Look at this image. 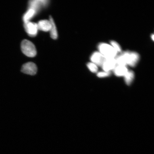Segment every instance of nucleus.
Here are the masks:
<instances>
[{
  "label": "nucleus",
  "instance_id": "5",
  "mask_svg": "<svg viewBox=\"0 0 154 154\" xmlns=\"http://www.w3.org/2000/svg\"><path fill=\"white\" fill-rule=\"evenodd\" d=\"M24 27L27 33L31 37H34L37 34L38 30L37 24L28 21L24 23Z\"/></svg>",
  "mask_w": 154,
  "mask_h": 154
},
{
  "label": "nucleus",
  "instance_id": "7",
  "mask_svg": "<svg viewBox=\"0 0 154 154\" xmlns=\"http://www.w3.org/2000/svg\"><path fill=\"white\" fill-rule=\"evenodd\" d=\"M117 65L115 58L106 59L101 67L104 72H110L113 70Z\"/></svg>",
  "mask_w": 154,
  "mask_h": 154
},
{
  "label": "nucleus",
  "instance_id": "8",
  "mask_svg": "<svg viewBox=\"0 0 154 154\" xmlns=\"http://www.w3.org/2000/svg\"><path fill=\"white\" fill-rule=\"evenodd\" d=\"M38 29L47 32L51 30V24L49 20H42L39 21L37 24Z\"/></svg>",
  "mask_w": 154,
  "mask_h": 154
},
{
  "label": "nucleus",
  "instance_id": "1",
  "mask_svg": "<svg viewBox=\"0 0 154 154\" xmlns=\"http://www.w3.org/2000/svg\"><path fill=\"white\" fill-rule=\"evenodd\" d=\"M117 65L136 66L140 59V55L135 52L125 51L115 58Z\"/></svg>",
  "mask_w": 154,
  "mask_h": 154
},
{
  "label": "nucleus",
  "instance_id": "4",
  "mask_svg": "<svg viewBox=\"0 0 154 154\" xmlns=\"http://www.w3.org/2000/svg\"><path fill=\"white\" fill-rule=\"evenodd\" d=\"M21 71L25 74L33 75L37 72V67L35 63L29 62L23 65Z\"/></svg>",
  "mask_w": 154,
  "mask_h": 154
},
{
  "label": "nucleus",
  "instance_id": "6",
  "mask_svg": "<svg viewBox=\"0 0 154 154\" xmlns=\"http://www.w3.org/2000/svg\"><path fill=\"white\" fill-rule=\"evenodd\" d=\"M106 58L99 52H95L92 54L90 60L92 63L96 64L97 66H102L106 60Z\"/></svg>",
  "mask_w": 154,
  "mask_h": 154
},
{
  "label": "nucleus",
  "instance_id": "2",
  "mask_svg": "<svg viewBox=\"0 0 154 154\" xmlns=\"http://www.w3.org/2000/svg\"><path fill=\"white\" fill-rule=\"evenodd\" d=\"M99 52L106 59L115 58L117 53L112 46L105 43H101L98 46Z\"/></svg>",
  "mask_w": 154,
  "mask_h": 154
},
{
  "label": "nucleus",
  "instance_id": "13",
  "mask_svg": "<svg viewBox=\"0 0 154 154\" xmlns=\"http://www.w3.org/2000/svg\"><path fill=\"white\" fill-rule=\"evenodd\" d=\"M36 13V11L33 9H29L23 17V20L24 23L28 22L29 20Z\"/></svg>",
  "mask_w": 154,
  "mask_h": 154
},
{
  "label": "nucleus",
  "instance_id": "16",
  "mask_svg": "<svg viewBox=\"0 0 154 154\" xmlns=\"http://www.w3.org/2000/svg\"><path fill=\"white\" fill-rule=\"evenodd\" d=\"M111 74L110 72H103L97 73V76L99 78H105L109 76Z\"/></svg>",
  "mask_w": 154,
  "mask_h": 154
},
{
  "label": "nucleus",
  "instance_id": "9",
  "mask_svg": "<svg viewBox=\"0 0 154 154\" xmlns=\"http://www.w3.org/2000/svg\"><path fill=\"white\" fill-rule=\"evenodd\" d=\"M47 1H40V0H35V1H31L29 2V9H33L36 12L43 5H45L47 3Z\"/></svg>",
  "mask_w": 154,
  "mask_h": 154
},
{
  "label": "nucleus",
  "instance_id": "15",
  "mask_svg": "<svg viewBox=\"0 0 154 154\" xmlns=\"http://www.w3.org/2000/svg\"><path fill=\"white\" fill-rule=\"evenodd\" d=\"M111 45L114 48L117 53L121 52V48L119 44L117 42L115 41H111L110 42Z\"/></svg>",
  "mask_w": 154,
  "mask_h": 154
},
{
  "label": "nucleus",
  "instance_id": "3",
  "mask_svg": "<svg viewBox=\"0 0 154 154\" xmlns=\"http://www.w3.org/2000/svg\"><path fill=\"white\" fill-rule=\"evenodd\" d=\"M21 49L24 54L29 57H34L36 54V50L34 44L29 40H24L21 44Z\"/></svg>",
  "mask_w": 154,
  "mask_h": 154
},
{
  "label": "nucleus",
  "instance_id": "10",
  "mask_svg": "<svg viewBox=\"0 0 154 154\" xmlns=\"http://www.w3.org/2000/svg\"><path fill=\"white\" fill-rule=\"evenodd\" d=\"M113 70L115 74L117 76H124L128 71L126 66L120 65H117Z\"/></svg>",
  "mask_w": 154,
  "mask_h": 154
},
{
  "label": "nucleus",
  "instance_id": "14",
  "mask_svg": "<svg viewBox=\"0 0 154 154\" xmlns=\"http://www.w3.org/2000/svg\"><path fill=\"white\" fill-rule=\"evenodd\" d=\"M87 66L91 72L95 73L97 72L98 69L97 66L94 63L92 62L88 63H87Z\"/></svg>",
  "mask_w": 154,
  "mask_h": 154
},
{
  "label": "nucleus",
  "instance_id": "12",
  "mask_svg": "<svg viewBox=\"0 0 154 154\" xmlns=\"http://www.w3.org/2000/svg\"><path fill=\"white\" fill-rule=\"evenodd\" d=\"M124 76L125 83L128 85H130L134 80V73L132 71H128Z\"/></svg>",
  "mask_w": 154,
  "mask_h": 154
},
{
  "label": "nucleus",
  "instance_id": "11",
  "mask_svg": "<svg viewBox=\"0 0 154 154\" xmlns=\"http://www.w3.org/2000/svg\"><path fill=\"white\" fill-rule=\"evenodd\" d=\"M49 20L51 24V28L50 31L51 37L54 39H57L58 37L57 28L52 17L51 16L50 17Z\"/></svg>",
  "mask_w": 154,
  "mask_h": 154
},
{
  "label": "nucleus",
  "instance_id": "17",
  "mask_svg": "<svg viewBox=\"0 0 154 154\" xmlns=\"http://www.w3.org/2000/svg\"><path fill=\"white\" fill-rule=\"evenodd\" d=\"M151 37H152V40H154V35L153 34L152 35Z\"/></svg>",
  "mask_w": 154,
  "mask_h": 154
}]
</instances>
